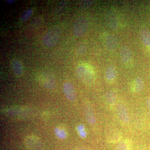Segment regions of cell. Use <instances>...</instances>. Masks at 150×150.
Instances as JSON below:
<instances>
[{"instance_id":"obj_1","label":"cell","mask_w":150,"mask_h":150,"mask_svg":"<svg viewBox=\"0 0 150 150\" xmlns=\"http://www.w3.org/2000/svg\"><path fill=\"white\" fill-rule=\"evenodd\" d=\"M76 73L78 79L87 85H92L94 83V74L92 70L86 66H79L76 69Z\"/></svg>"},{"instance_id":"obj_2","label":"cell","mask_w":150,"mask_h":150,"mask_svg":"<svg viewBox=\"0 0 150 150\" xmlns=\"http://www.w3.org/2000/svg\"><path fill=\"white\" fill-rule=\"evenodd\" d=\"M62 30L58 26L51 28L46 33L43 38V43L48 48L54 47L58 43Z\"/></svg>"},{"instance_id":"obj_3","label":"cell","mask_w":150,"mask_h":150,"mask_svg":"<svg viewBox=\"0 0 150 150\" xmlns=\"http://www.w3.org/2000/svg\"><path fill=\"white\" fill-rule=\"evenodd\" d=\"M88 28V21L86 18L78 19L73 27L74 34L77 37H80L85 34Z\"/></svg>"},{"instance_id":"obj_4","label":"cell","mask_w":150,"mask_h":150,"mask_svg":"<svg viewBox=\"0 0 150 150\" xmlns=\"http://www.w3.org/2000/svg\"><path fill=\"white\" fill-rule=\"evenodd\" d=\"M25 146L30 150H41L44 148L42 140L35 136H28L24 141Z\"/></svg>"},{"instance_id":"obj_5","label":"cell","mask_w":150,"mask_h":150,"mask_svg":"<svg viewBox=\"0 0 150 150\" xmlns=\"http://www.w3.org/2000/svg\"><path fill=\"white\" fill-rule=\"evenodd\" d=\"M116 111L118 118L123 123L126 124L130 121L129 112L126 105L122 103H119L116 105Z\"/></svg>"},{"instance_id":"obj_6","label":"cell","mask_w":150,"mask_h":150,"mask_svg":"<svg viewBox=\"0 0 150 150\" xmlns=\"http://www.w3.org/2000/svg\"><path fill=\"white\" fill-rule=\"evenodd\" d=\"M105 21L108 27L113 30H116L118 28V20L115 13L112 11L108 12L105 15Z\"/></svg>"},{"instance_id":"obj_7","label":"cell","mask_w":150,"mask_h":150,"mask_svg":"<svg viewBox=\"0 0 150 150\" xmlns=\"http://www.w3.org/2000/svg\"><path fill=\"white\" fill-rule=\"evenodd\" d=\"M63 91L67 99L71 101H74L76 99V91L71 83H65L63 86Z\"/></svg>"},{"instance_id":"obj_8","label":"cell","mask_w":150,"mask_h":150,"mask_svg":"<svg viewBox=\"0 0 150 150\" xmlns=\"http://www.w3.org/2000/svg\"><path fill=\"white\" fill-rule=\"evenodd\" d=\"M12 69L14 74L18 77L22 76L23 74V69L21 62L16 59H14L11 62Z\"/></svg>"},{"instance_id":"obj_9","label":"cell","mask_w":150,"mask_h":150,"mask_svg":"<svg viewBox=\"0 0 150 150\" xmlns=\"http://www.w3.org/2000/svg\"><path fill=\"white\" fill-rule=\"evenodd\" d=\"M84 110L87 122L91 125L94 124L96 122V118L92 108L89 103H86L85 105Z\"/></svg>"},{"instance_id":"obj_10","label":"cell","mask_w":150,"mask_h":150,"mask_svg":"<svg viewBox=\"0 0 150 150\" xmlns=\"http://www.w3.org/2000/svg\"><path fill=\"white\" fill-rule=\"evenodd\" d=\"M120 56L121 61L123 64L129 63L132 57V53L130 48L127 46H122L120 49Z\"/></svg>"},{"instance_id":"obj_11","label":"cell","mask_w":150,"mask_h":150,"mask_svg":"<svg viewBox=\"0 0 150 150\" xmlns=\"http://www.w3.org/2000/svg\"><path fill=\"white\" fill-rule=\"evenodd\" d=\"M105 45L109 51H115L118 45L117 38L113 35H108L105 38Z\"/></svg>"},{"instance_id":"obj_12","label":"cell","mask_w":150,"mask_h":150,"mask_svg":"<svg viewBox=\"0 0 150 150\" xmlns=\"http://www.w3.org/2000/svg\"><path fill=\"white\" fill-rule=\"evenodd\" d=\"M117 72L115 67L112 65L109 66L105 71V78L108 81H112L116 77Z\"/></svg>"},{"instance_id":"obj_13","label":"cell","mask_w":150,"mask_h":150,"mask_svg":"<svg viewBox=\"0 0 150 150\" xmlns=\"http://www.w3.org/2000/svg\"><path fill=\"white\" fill-rule=\"evenodd\" d=\"M142 42L145 46H150V32L146 28H142L140 32Z\"/></svg>"},{"instance_id":"obj_14","label":"cell","mask_w":150,"mask_h":150,"mask_svg":"<svg viewBox=\"0 0 150 150\" xmlns=\"http://www.w3.org/2000/svg\"><path fill=\"white\" fill-rule=\"evenodd\" d=\"M106 100L109 105L114 106L117 100L116 93L112 90L108 91L106 94Z\"/></svg>"},{"instance_id":"obj_15","label":"cell","mask_w":150,"mask_h":150,"mask_svg":"<svg viewBox=\"0 0 150 150\" xmlns=\"http://www.w3.org/2000/svg\"><path fill=\"white\" fill-rule=\"evenodd\" d=\"M134 91L139 93L143 90L144 87V82L143 79L140 77L136 78L134 82Z\"/></svg>"},{"instance_id":"obj_16","label":"cell","mask_w":150,"mask_h":150,"mask_svg":"<svg viewBox=\"0 0 150 150\" xmlns=\"http://www.w3.org/2000/svg\"><path fill=\"white\" fill-rule=\"evenodd\" d=\"M43 85L47 89H53L55 87L56 81L52 76H47L44 79Z\"/></svg>"},{"instance_id":"obj_17","label":"cell","mask_w":150,"mask_h":150,"mask_svg":"<svg viewBox=\"0 0 150 150\" xmlns=\"http://www.w3.org/2000/svg\"><path fill=\"white\" fill-rule=\"evenodd\" d=\"M116 150H131L130 145L126 141H121L118 143Z\"/></svg>"},{"instance_id":"obj_18","label":"cell","mask_w":150,"mask_h":150,"mask_svg":"<svg viewBox=\"0 0 150 150\" xmlns=\"http://www.w3.org/2000/svg\"><path fill=\"white\" fill-rule=\"evenodd\" d=\"M33 13V10L32 8H30L27 10L22 15L20 18L21 21L23 22L26 21L31 16Z\"/></svg>"},{"instance_id":"obj_19","label":"cell","mask_w":150,"mask_h":150,"mask_svg":"<svg viewBox=\"0 0 150 150\" xmlns=\"http://www.w3.org/2000/svg\"><path fill=\"white\" fill-rule=\"evenodd\" d=\"M55 133L57 137L61 139H65L67 137V134L64 130L59 129V128H56L55 130Z\"/></svg>"},{"instance_id":"obj_20","label":"cell","mask_w":150,"mask_h":150,"mask_svg":"<svg viewBox=\"0 0 150 150\" xmlns=\"http://www.w3.org/2000/svg\"><path fill=\"white\" fill-rule=\"evenodd\" d=\"M86 50V45L83 44H81L78 46L77 48V54L80 56L83 55L85 53Z\"/></svg>"},{"instance_id":"obj_21","label":"cell","mask_w":150,"mask_h":150,"mask_svg":"<svg viewBox=\"0 0 150 150\" xmlns=\"http://www.w3.org/2000/svg\"><path fill=\"white\" fill-rule=\"evenodd\" d=\"M92 4V1H82L80 3V5L82 8H87L91 6Z\"/></svg>"},{"instance_id":"obj_22","label":"cell","mask_w":150,"mask_h":150,"mask_svg":"<svg viewBox=\"0 0 150 150\" xmlns=\"http://www.w3.org/2000/svg\"><path fill=\"white\" fill-rule=\"evenodd\" d=\"M41 21V19L39 18H35L31 21V25L33 27L38 26L40 24Z\"/></svg>"},{"instance_id":"obj_23","label":"cell","mask_w":150,"mask_h":150,"mask_svg":"<svg viewBox=\"0 0 150 150\" xmlns=\"http://www.w3.org/2000/svg\"><path fill=\"white\" fill-rule=\"evenodd\" d=\"M77 130L78 132H79L81 131H85V128L83 125H79L77 127Z\"/></svg>"},{"instance_id":"obj_24","label":"cell","mask_w":150,"mask_h":150,"mask_svg":"<svg viewBox=\"0 0 150 150\" xmlns=\"http://www.w3.org/2000/svg\"><path fill=\"white\" fill-rule=\"evenodd\" d=\"M79 134L82 138H85L86 136V133L85 131H81V132H79Z\"/></svg>"},{"instance_id":"obj_25","label":"cell","mask_w":150,"mask_h":150,"mask_svg":"<svg viewBox=\"0 0 150 150\" xmlns=\"http://www.w3.org/2000/svg\"><path fill=\"white\" fill-rule=\"evenodd\" d=\"M146 104L148 108L150 111V98H149V99L147 100Z\"/></svg>"},{"instance_id":"obj_26","label":"cell","mask_w":150,"mask_h":150,"mask_svg":"<svg viewBox=\"0 0 150 150\" xmlns=\"http://www.w3.org/2000/svg\"><path fill=\"white\" fill-rule=\"evenodd\" d=\"M6 1L9 4H12L13 3L15 2V1L14 0H6Z\"/></svg>"},{"instance_id":"obj_27","label":"cell","mask_w":150,"mask_h":150,"mask_svg":"<svg viewBox=\"0 0 150 150\" xmlns=\"http://www.w3.org/2000/svg\"><path fill=\"white\" fill-rule=\"evenodd\" d=\"M77 150H90L86 149H78Z\"/></svg>"}]
</instances>
